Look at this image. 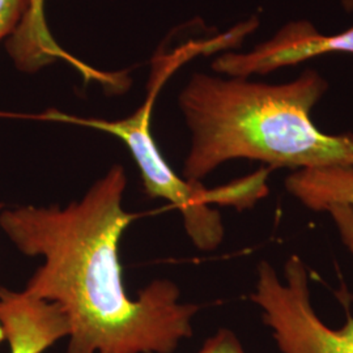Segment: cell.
I'll return each instance as SVG.
<instances>
[{"label": "cell", "instance_id": "cell-4", "mask_svg": "<svg viewBox=\"0 0 353 353\" xmlns=\"http://www.w3.org/2000/svg\"><path fill=\"white\" fill-rule=\"evenodd\" d=\"M250 300L262 309L263 322L281 353H353V316L341 328L328 327L310 301L306 265L299 255L284 265V281L268 262L258 265Z\"/></svg>", "mask_w": 353, "mask_h": 353}, {"label": "cell", "instance_id": "cell-12", "mask_svg": "<svg viewBox=\"0 0 353 353\" xmlns=\"http://www.w3.org/2000/svg\"><path fill=\"white\" fill-rule=\"evenodd\" d=\"M341 4L345 12H353V0H341Z\"/></svg>", "mask_w": 353, "mask_h": 353}, {"label": "cell", "instance_id": "cell-1", "mask_svg": "<svg viewBox=\"0 0 353 353\" xmlns=\"http://www.w3.org/2000/svg\"><path fill=\"white\" fill-rule=\"evenodd\" d=\"M127 176L115 165L70 205L0 212V228L28 256H43L28 294L58 303L70 322L65 353H173L192 335L195 303H179L173 281L156 280L131 300L118 246L139 217L123 207Z\"/></svg>", "mask_w": 353, "mask_h": 353}, {"label": "cell", "instance_id": "cell-10", "mask_svg": "<svg viewBox=\"0 0 353 353\" xmlns=\"http://www.w3.org/2000/svg\"><path fill=\"white\" fill-rule=\"evenodd\" d=\"M26 10L28 0H0V42L12 36Z\"/></svg>", "mask_w": 353, "mask_h": 353}, {"label": "cell", "instance_id": "cell-13", "mask_svg": "<svg viewBox=\"0 0 353 353\" xmlns=\"http://www.w3.org/2000/svg\"><path fill=\"white\" fill-rule=\"evenodd\" d=\"M0 208H1V204H0ZM4 341V335H3V331H1V326H0V343Z\"/></svg>", "mask_w": 353, "mask_h": 353}, {"label": "cell", "instance_id": "cell-3", "mask_svg": "<svg viewBox=\"0 0 353 353\" xmlns=\"http://www.w3.org/2000/svg\"><path fill=\"white\" fill-rule=\"evenodd\" d=\"M188 61L189 55L181 48L156 59L145 101L135 113L123 119L83 118L58 110L24 115V118L88 127L122 140L139 168L144 192L153 199L163 198L172 203L182 214L183 225L194 245L203 252H212L223 242L224 227L221 214L211 208V204L233 205L239 210L252 207L267 194L265 179L271 169L262 168L252 176L233 181L225 186L207 189L201 182L176 176L166 163L152 135V112L157 93L168 77Z\"/></svg>", "mask_w": 353, "mask_h": 353}, {"label": "cell", "instance_id": "cell-7", "mask_svg": "<svg viewBox=\"0 0 353 353\" xmlns=\"http://www.w3.org/2000/svg\"><path fill=\"white\" fill-rule=\"evenodd\" d=\"M7 50L19 71L34 74L43 67L58 61L74 65L88 80H100L110 89L122 88L123 80L119 75L101 74L79 62L63 50L51 36L45 17V0H28V10L20 26L7 39Z\"/></svg>", "mask_w": 353, "mask_h": 353}, {"label": "cell", "instance_id": "cell-6", "mask_svg": "<svg viewBox=\"0 0 353 353\" xmlns=\"http://www.w3.org/2000/svg\"><path fill=\"white\" fill-rule=\"evenodd\" d=\"M0 326L10 353H43L70 335L68 318L58 303L6 288H0Z\"/></svg>", "mask_w": 353, "mask_h": 353}, {"label": "cell", "instance_id": "cell-11", "mask_svg": "<svg viewBox=\"0 0 353 353\" xmlns=\"http://www.w3.org/2000/svg\"><path fill=\"white\" fill-rule=\"evenodd\" d=\"M198 353H245L237 336L227 328H221L204 343Z\"/></svg>", "mask_w": 353, "mask_h": 353}, {"label": "cell", "instance_id": "cell-2", "mask_svg": "<svg viewBox=\"0 0 353 353\" xmlns=\"http://www.w3.org/2000/svg\"><path fill=\"white\" fill-rule=\"evenodd\" d=\"M327 90V79L314 68L278 84L191 76L179 96L191 132L183 178L201 182L237 159L261 161L271 170L353 166L352 132L326 134L313 122V109Z\"/></svg>", "mask_w": 353, "mask_h": 353}, {"label": "cell", "instance_id": "cell-5", "mask_svg": "<svg viewBox=\"0 0 353 353\" xmlns=\"http://www.w3.org/2000/svg\"><path fill=\"white\" fill-rule=\"evenodd\" d=\"M331 54H353V26L325 34L309 20H292L250 51H225L214 59L212 70L230 77L267 75Z\"/></svg>", "mask_w": 353, "mask_h": 353}, {"label": "cell", "instance_id": "cell-8", "mask_svg": "<svg viewBox=\"0 0 353 353\" xmlns=\"http://www.w3.org/2000/svg\"><path fill=\"white\" fill-rule=\"evenodd\" d=\"M285 189L313 212H325L330 204H353V166L334 165L294 170Z\"/></svg>", "mask_w": 353, "mask_h": 353}, {"label": "cell", "instance_id": "cell-9", "mask_svg": "<svg viewBox=\"0 0 353 353\" xmlns=\"http://www.w3.org/2000/svg\"><path fill=\"white\" fill-rule=\"evenodd\" d=\"M325 212L332 219L343 245L353 255V204L334 203L328 205Z\"/></svg>", "mask_w": 353, "mask_h": 353}]
</instances>
